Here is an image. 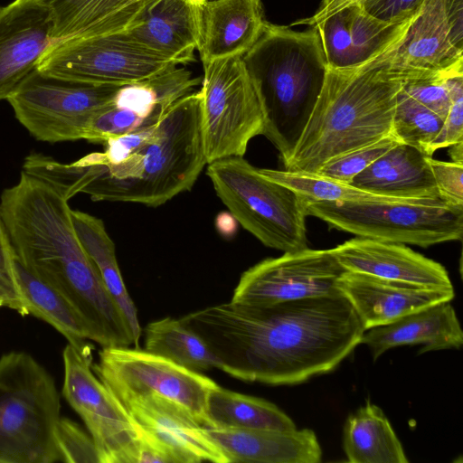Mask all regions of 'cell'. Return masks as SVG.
Listing matches in <instances>:
<instances>
[{
	"instance_id": "7a4b0ae2",
	"label": "cell",
	"mask_w": 463,
	"mask_h": 463,
	"mask_svg": "<svg viewBox=\"0 0 463 463\" xmlns=\"http://www.w3.org/2000/svg\"><path fill=\"white\" fill-rule=\"evenodd\" d=\"M103 144V152L71 163L30 154L23 171L47 182L68 201L82 193L93 201L158 207L189 191L207 165L200 90L179 99L157 123Z\"/></svg>"
},
{
	"instance_id": "e575fe53",
	"label": "cell",
	"mask_w": 463,
	"mask_h": 463,
	"mask_svg": "<svg viewBox=\"0 0 463 463\" xmlns=\"http://www.w3.org/2000/svg\"><path fill=\"white\" fill-rule=\"evenodd\" d=\"M350 8L341 9L317 24L327 67L350 68Z\"/></svg>"
},
{
	"instance_id": "cb8c5ba5",
	"label": "cell",
	"mask_w": 463,
	"mask_h": 463,
	"mask_svg": "<svg viewBox=\"0 0 463 463\" xmlns=\"http://www.w3.org/2000/svg\"><path fill=\"white\" fill-rule=\"evenodd\" d=\"M265 23L260 0H205L198 48L202 62L242 56L255 43Z\"/></svg>"
},
{
	"instance_id": "4fadbf2b",
	"label": "cell",
	"mask_w": 463,
	"mask_h": 463,
	"mask_svg": "<svg viewBox=\"0 0 463 463\" xmlns=\"http://www.w3.org/2000/svg\"><path fill=\"white\" fill-rule=\"evenodd\" d=\"M372 61L405 81L463 73V0H424L403 38Z\"/></svg>"
},
{
	"instance_id": "30bf717a",
	"label": "cell",
	"mask_w": 463,
	"mask_h": 463,
	"mask_svg": "<svg viewBox=\"0 0 463 463\" xmlns=\"http://www.w3.org/2000/svg\"><path fill=\"white\" fill-rule=\"evenodd\" d=\"M119 88L62 79L35 69L6 100L16 119L35 139L75 141L83 139L90 118Z\"/></svg>"
},
{
	"instance_id": "d6986e66",
	"label": "cell",
	"mask_w": 463,
	"mask_h": 463,
	"mask_svg": "<svg viewBox=\"0 0 463 463\" xmlns=\"http://www.w3.org/2000/svg\"><path fill=\"white\" fill-rule=\"evenodd\" d=\"M358 316L364 331L446 301L453 288H434L345 270L336 282Z\"/></svg>"
},
{
	"instance_id": "3957f363",
	"label": "cell",
	"mask_w": 463,
	"mask_h": 463,
	"mask_svg": "<svg viewBox=\"0 0 463 463\" xmlns=\"http://www.w3.org/2000/svg\"><path fill=\"white\" fill-rule=\"evenodd\" d=\"M69 201L47 182L22 170L5 189L0 213L16 260L61 294L101 347L135 346L131 329L83 248Z\"/></svg>"
},
{
	"instance_id": "9a60e30c",
	"label": "cell",
	"mask_w": 463,
	"mask_h": 463,
	"mask_svg": "<svg viewBox=\"0 0 463 463\" xmlns=\"http://www.w3.org/2000/svg\"><path fill=\"white\" fill-rule=\"evenodd\" d=\"M345 271L331 250L284 252L245 270L231 301L272 305L307 298L341 294L336 282Z\"/></svg>"
},
{
	"instance_id": "ab89813d",
	"label": "cell",
	"mask_w": 463,
	"mask_h": 463,
	"mask_svg": "<svg viewBox=\"0 0 463 463\" xmlns=\"http://www.w3.org/2000/svg\"><path fill=\"white\" fill-rule=\"evenodd\" d=\"M430 165L439 197L455 206H463V163L430 158Z\"/></svg>"
},
{
	"instance_id": "4dcf8cb0",
	"label": "cell",
	"mask_w": 463,
	"mask_h": 463,
	"mask_svg": "<svg viewBox=\"0 0 463 463\" xmlns=\"http://www.w3.org/2000/svg\"><path fill=\"white\" fill-rule=\"evenodd\" d=\"M258 170L268 179L293 190L305 203L364 201L418 203L428 200L421 198L402 199L382 196L357 188L350 184L332 180L316 173L269 168H258Z\"/></svg>"
},
{
	"instance_id": "44dd1931",
	"label": "cell",
	"mask_w": 463,
	"mask_h": 463,
	"mask_svg": "<svg viewBox=\"0 0 463 463\" xmlns=\"http://www.w3.org/2000/svg\"><path fill=\"white\" fill-rule=\"evenodd\" d=\"M205 0H155L126 32L177 65L194 60L202 36Z\"/></svg>"
},
{
	"instance_id": "9c48e42d",
	"label": "cell",
	"mask_w": 463,
	"mask_h": 463,
	"mask_svg": "<svg viewBox=\"0 0 463 463\" xmlns=\"http://www.w3.org/2000/svg\"><path fill=\"white\" fill-rule=\"evenodd\" d=\"M201 122L207 164L243 156L250 141L264 134L265 120L255 86L241 56L203 63Z\"/></svg>"
},
{
	"instance_id": "5bb4252c",
	"label": "cell",
	"mask_w": 463,
	"mask_h": 463,
	"mask_svg": "<svg viewBox=\"0 0 463 463\" xmlns=\"http://www.w3.org/2000/svg\"><path fill=\"white\" fill-rule=\"evenodd\" d=\"M90 354L69 343L65 346L61 393L84 421L99 463H134L141 430L93 373Z\"/></svg>"
},
{
	"instance_id": "484cf974",
	"label": "cell",
	"mask_w": 463,
	"mask_h": 463,
	"mask_svg": "<svg viewBox=\"0 0 463 463\" xmlns=\"http://www.w3.org/2000/svg\"><path fill=\"white\" fill-rule=\"evenodd\" d=\"M72 222L77 235L97 269L109 294L121 309L134 336L135 348H139L141 326L137 307L124 284L116 258L115 244L103 221L90 213L72 210Z\"/></svg>"
},
{
	"instance_id": "836d02e7",
	"label": "cell",
	"mask_w": 463,
	"mask_h": 463,
	"mask_svg": "<svg viewBox=\"0 0 463 463\" xmlns=\"http://www.w3.org/2000/svg\"><path fill=\"white\" fill-rule=\"evenodd\" d=\"M400 143L392 135L376 142L337 156L316 173L338 182L350 184L352 179L378 157Z\"/></svg>"
},
{
	"instance_id": "d590c367",
	"label": "cell",
	"mask_w": 463,
	"mask_h": 463,
	"mask_svg": "<svg viewBox=\"0 0 463 463\" xmlns=\"http://www.w3.org/2000/svg\"><path fill=\"white\" fill-rule=\"evenodd\" d=\"M15 262L14 250L0 213V307L28 316L29 307L18 281Z\"/></svg>"
},
{
	"instance_id": "ee69618b",
	"label": "cell",
	"mask_w": 463,
	"mask_h": 463,
	"mask_svg": "<svg viewBox=\"0 0 463 463\" xmlns=\"http://www.w3.org/2000/svg\"><path fill=\"white\" fill-rule=\"evenodd\" d=\"M449 154L450 155L452 162L463 163V142H459L449 146Z\"/></svg>"
},
{
	"instance_id": "8d00e7d4",
	"label": "cell",
	"mask_w": 463,
	"mask_h": 463,
	"mask_svg": "<svg viewBox=\"0 0 463 463\" xmlns=\"http://www.w3.org/2000/svg\"><path fill=\"white\" fill-rule=\"evenodd\" d=\"M56 438L61 462L99 463L98 451L90 435L68 418H60Z\"/></svg>"
},
{
	"instance_id": "7c38bea8",
	"label": "cell",
	"mask_w": 463,
	"mask_h": 463,
	"mask_svg": "<svg viewBox=\"0 0 463 463\" xmlns=\"http://www.w3.org/2000/svg\"><path fill=\"white\" fill-rule=\"evenodd\" d=\"M93 372L116 398L158 395L179 404L209 427L207 398L218 384L200 373L129 346L102 347Z\"/></svg>"
},
{
	"instance_id": "277c9868",
	"label": "cell",
	"mask_w": 463,
	"mask_h": 463,
	"mask_svg": "<svg viewBox=\"0 0 463 463\" xmlns=\"http://www.w3.org/2000/svg\"><path fill=\"white\" fill-rule=\"evenodd\" d=\"M404 78L373 61L327 67L325 82L286 170L317 173L332 158L391 135Z\"/></svg>"
},
{
	"instance_id": "d4e9b609",
	"label": "cell",
	"mask_w": 463,
	"mask_h": 463,
	"mask_svg": "<svg viewBox=\"0 0 463 463\" xmlns=\"http://www.w3.org/2000/svg\"><path fill=\"white\" fill-rule=\"evenodd\" d=\"M430 157L411 146L398 143L356 175L350 184L392 198H440Z\"/></svg>"
},
{
	"instance_id": "74e56055",
	"label": "cell",
	"mask_w": 463,
	"mask_h": 463,
	"mask_svg": "<svg viewBox=\"0 0 463 463\" xmlns=\"http://www.w3.org/2000/svg\"><path fill=\"white\" fill-rule=\"evenodd\" d=\"M450 107L442 128L430 147V154L440 148L463 142V73L445 79Z\"/></svg>"
},
{
	"instance_id": "603a6c76",
	"label": "cell",
	"mask_w": 463,
	"mask_h": 463,
	"mask_svg": "<svg viewBox=\"0 0 463 463\" xmlns=\"http://www.w3.org/2000/svg\"><path fill=\"white\" fill-rule=\"evenodd\" d=\"M360 344L366 345L373 360L387 350L403 345H422L419 354L459 348L463 331L450 301L440 302L406 315L387 325L364 332Z\"/></svg>"
},
{
	"instance_id": "ffe728a7",
	"label": "cell",
	"mask_w": 463,
	"mask_h": 463,
	"mask_svg": "<svg viewBox=\"0 0 463 463\" xmlns=\"http://www.w3.org/2000/svg\"><path fill=\"white\" fill-rule=\"evenodd\" d=\"M345 270L434 288H453L446 269L402 243L356 237L330 249Z\"/></svg>"
},
{
	"instance_id": "8992f818",
	"label": "cell",
	"mask_w": 463,
	"mask_h": 463,
	"mask_svg": "<svg viewBox=\"0 0 463 463\" xmlns=\"http://www.w3.org/2000/svg\"><path fill=\"white\" fill-rule=\"evenodd\" d=\"M60 411L54 379L31 354L0 357V463L61 462Z\"/></svg>"
},
{
	"instance_id": "ba28073f",
	"label": "cell",
	"mask_w": 463,
	"mask_h": 463,
	"mask_svg": "<svg viewBox=\"0 0 463 463\" xmlns=\"http://www.w3.org/2000/svg\"><path fill=\"white\" fill-rule=\"evenodd\" d=\"M307 215L358 237L423 248L461 240L463 206L441 198L418 203L307 202Z\"/></svg>"
},
{
	"instance_id": "5b68a950",
	"label": "cell",
	"mask_w": 463,
	"mask_h": 463,
	"mask_svg": "<svg viewBox=\"0 0 463 463\" xmlns=\"http://www.w3.org/2000/svg\"><path fill=\"white\" fill-rule=\"evenodd\" d=\"M264 114V136L283 164L306 128L322 90L327 63L317 26L295 31L266 21L250 49L241 56Z\"/></svg>"
},
{
	"instance_id": "ac0fdd59",
	"label": "cell",
	"mask_w": 463,
	"mask_h": 463,
	"mask_svg": "<svg viewBox=\"0 0 463 463\" xmlns=\"http://www.w3.org/2000/svg\"><path fill=\"white\" fill-rule=\"evenodd\" d=\"M53 23L41 0H14L0 7V100L33 71L52 44Z\"/></svg>"
},
{
	"instance_id": "83f0119b",
	"label": "cell",
	"mask_w": 463,
	"mask_h": 463,
	"mask_svg": "<svg viewBox=\"0 0 463 463\" xmlns=\"http://www.w3.org/2000/svg\"><path fill=\"white\" fill-rule=\"evenodd\" d=\"M206 414L208 428L278 430L297 429L294 421L274 403L219 385L208 395Z\"/></svg>"
},
{
	"instance_id": "6da1fadb",
	"label": "cell",
	"mask_w": 463,
	"mask_h": 463,
	"mask_svg": "<svg viewBox=\"0 0 463 463\" xmlns=\"http://www.w3.org/2000/svg\"><path fill=\"white\" fill-rule=\"evenodd\" d=\"M180 319L206 344L220 370L269 385L298 384L335 370L364 332L342 294L272 305L230 301Z\"/></svg>"
},
{
	"instance_id": "4316f807",
	"label": "cell",
	"mask_w": 463,
	"mask_h": 463,
	"mask_svg": "<svg viewBox=\"0 0 463 463\" xmlns=\"http://www.w3.org/2000/svg\"><path fill=\"white\" fill-rule=\"evenodd\" d=\"M343 446L351 463H408L403 448L389 420L367 401L351 413L344 426Z\"/></svg>"
},
{
	"instance_id": "7bdbcfd3",
	"label": "cell",
	"mask_w": 463,
	"mask_h": 463,
	"mask_svg": "<svg viewBox=\"0 0 463 463\" xmlns=\"http://www.w3.org/2000/svg\"><path fill=\"white\" fill-rule=\"evenodd\" d=\"M361 1L362 0H322L317 10L312 16L298 20L292 23L291 25L304 24L315 26L341 9Z\"/></svg>"
},
{
	"instance_id": "b9f144b4",
	"label": "cell",
	"mask_w": 463,
	"mask_h": 463,
	"mask_svg": "<svg viewBox=\"0 0 463 463\" xmlns=\"http://www.w3.org/2000/svg\"><path fill=\"white\" fill-rule=\"evenodd\" d=\"M49 9L53 23V43L63 29L91 0H41Z\"/></svg>"
},
{
	"instance_id": "52a82bcc",
	"label": "cell",
	"mask_w": 463,
	"mask_h": 463,
	"mask_svg": "<svg viewBox=\"0 0 463 463\" xmlns=\"http://www.w3.org/2000/svg\"><path fill=\"white\" fill-rule=\"evenodd\" d=\"M207 165L217 196L262 244L283 252L307 248L305 203L293 190L263 176L243 156Z\"/></svg>"
},
{
	"instance_id": "e0dca14e",
	"label": "cell",
	"mask_w": 463,
	"mask_h": 463,
	"mask_svg": "<svg viewBox=\"0 0 463 463\" xmlns=\"http://www.w3.org/2000/svg\"><path fill=\"white\" fill-rule=\"evenodd\" d=\"M117 399L136 424L168 452L174 463H228L207 429L179 404L154 394Z\"/></svg>"
},
{
	"instance_id": "60d3db41",
	"label": "cell",
	"mask_w": 463,
	"mask_h": 463,
	"mask_svg": "<svg viewBox=\"0 0 463 463\" xmlns=\"http://www.w3.org/2000/svg\"><path fill=\"white\" fill-rule=\"evenodd\" d=\"M424 0H362L364 9L386 22H401L417 14Z\"/></svg>"
},
{
	"instance_id": "f1b7e54d",
	"label": "cell",
	"mask_w": 463,
	"mask_h": 463,
	"mask_svg": "<svg viewBox=\"0 0 463 463\" xmlns=\"http://www.w3.org/2000/svg\"><path fill=\"white\" fill-rule=\"evenodd\" d=\"M16 273L30 315L42 319L59 331L68 343L90 353L87 340L92 341L90 330L73 306L53 288L42 281L17 260Z\"/></svg>"
},
{
	"instance_id": "2e32d148",
	"label": "cell",
	"mask_w": 463,
	"mask_h": 463,
	"mask_svg": "<svg viewBox=\"0 0 463 463\" xmlns=\"http://www.w3.org/2000/svg\"><path fill=\"white\" fill-rule=\"evenodd\" d=\"M202 78L177 65L149 79L120 86L114 98L90 118L83 139L93 143L157 123L179 99L194 91Z\"/></svg>"
},
{
	"instance_id": "7402d4cb",
	"label": "cell",
	"mask_w": 463,
	"mask_h": 463,
	"mask_svg": "<svg viewBox=\"0 0 463 463\" xmlns=\"http://www.w3.org/2000/svg\"><path fill=\"white\" fill-rule=\"evenodd\" d=\"M228 463H318L322 450L310 429L206 428Z\"/></svg>"
},
{
	"instance_id": "8fae6325",
	"label": "cell",
	"mask_w": 463,
	"mask_h": 463,
	"mask_svg": "<svg viewBox=\"0 0 463 463\" xmlns=\"http://www.w3.org/2000/svg\"><path fill=\"white\" fill-rule=\"evenodd\" d=\"M175 65L123 31L55 42L36 69L62 79L121 86L149 79Z\"/></svg>"
},
{
	"instance_id": "f35d334b",
	"label": "cell",
	"mask_w": 463,
	"mask_h": 463,
	"mask_svg": "<svg viewBox=\"0 0 463 463\" xmlns=\"http://www.w3.org/2000/svg\"><path fill=\"white\" fill-rule=\"evenodd\" d=\"M446 78L408 80L403 83L402 90L416 101L439 115L444 121L450 107Z\"/></svg>"
},
{
	"instance_id": "d6a6232c",
	"label": "cell",
	"mask_w": 463,
	"mask_h": 463,
	"mask_svg": "<svg viewBox=\"0 0 463 463\" xmlns=\"http://www.w3.org/2000/svg\"><path fill=\"white\" fill-rule=\"evenodd\" d=\"M442 125L443 119L439 115L410 97L402 88L392 122L393 137L431 156L430 147Z\"/></svg>"
},
{
	"instance_id": "1f68e13d",
	"label": "cell",
	"mask_w": 463,
	"mask_h": 463,
	"mask_svg": "<svg viewBox=\"0 0 463 463\" xmlns=\"http://www.w3.org/2000/svg\"><path fill=\"white\" fill-rule=\"evenodd\" d=\"M349 8L350 68L366 63L395 47L417 15L401 22H386L369 14L361 2L350 5Z\"/></svg>"
},
{
	"instance_id": "f546056e",
	"label": "cell",
	"mask_w": 463,
	"mask_h": 463,
	"mask_svg": "<svg viewBox=\"0 0 463 463\" xmlns=\"http://www.w3.org/2000/svg\"><path fill=\"white\" fill-rule=\"evenodd\" d=\"M146 351L194 372L219 369V362L206 344L182 320L165 317L146 325Z\"/></svg>"
}]
</instances>
